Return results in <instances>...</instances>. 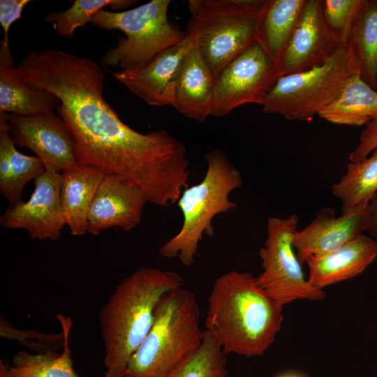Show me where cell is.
Listing matches in <instances>:
<instances>
[{
  "instance_id": "6da1fadb",
  "label": "cell",
  "mask_w": 377,
  "mask_h": 377,
  "mask_svg": "<svg viewBox=\"0 0 377 377\" xmlns=\"http://www.w3.org/2000/svg\"><path fill=\"white\" fill-rule=\"evenodd\" d=\"M283 307L258 286L252 274L231 270L213 285L205 330L226 355L260 356L281 329Z\"/></svg>"
},
{
  "instance_id": "7a4b0ae2",
  "label": "cell",
  "mask_w": 377,
  "mask_h": 377,
  "mask_svg": "<svg viewBox=\"0 0 377 377\" xmlns=\"http://www.w3.org/2000/svg\"><path fill=\"white\" fill-rule=\"evenodd\" d=\"M182 285L183 279L177 272L147 267L120 281L99 314L104 377H125L130 358L153 325L159 299Z\"/></svg>"
},
{
  "instance_id": "3957f363",
  "label": "cell",
  "mask_w": 377,
  "mask_h": 377,
  "mask_svg": "<svg viewBox=\"0 0 377 377\" xmlns=\"http://www.w3.org/2000/svg\"><path fill=\"white\" fill-rule=\"evenodd\" d=\"M195 294L182 287L164 293L153 325L129 360L125 377H161L200 346L204 331Z\"/></svg>"
},
{
  "instance_id": "277c9868",
  "label": "cell",
  "mask_w": 377,
  "mask_h": 377,
  "mask_svg": "<svg viewBox=\"0 0 377 377\" xmlns=\"http://www.w3.org/2000/svg\"><path fill=\"white\" fill-rule=\"evenodd\" d=\"M205 158L207 168L202 180L184 188L177 202L183 216L180 230L158 251L163 258H178L186 267L193 264L203 236L214 235L213 219L237 207L229 195L242 185L239 171L222 150L214 149Z\"/></svg>"
},
{
  "instance_id": "5b68a950",
  "label": "cell",
  "mask_w": 377,
  "mask_h": 377,
  "mask_svg": "<svg viewBox=\"0 0 377 377\" xmlns=\"http://www.w3.org/2000/svg\"><path fill=\"white\" fill-rule=\"evenodd\" d=\"M266 0H189L187 31H194L214 82L223 69L254 42Z\"/></svg>"
},
{
  "instance_id": "8992f818",
  "label": "cell",
  "mask_w": 377,
  "mask_h": 377,
  "mask_svg": "<svg viewBox=\"0 0 377 377\" xmlns=\"http://www.w3.org/2000/svg\"><path fill=\"white\" fill-rule=\"evenodd\" d=\"M170 0H152L121 12L98 11L89 23L109 31L124 33L115 47L101 59L107 66L132 68L145 63L158 52L180 43L186 36L170 22L168 11Z\"/></svg>"
},
{
  "instance_id": "52a82bcc",
  "label": "cell",
  "mask_w": 377,
  "mask_h": 377,
  "mask_svg": "<svg viewBox=\"0 0 377 377\" xmlns=\"http://www.w3.org/2000/svg\"><path fill=\"white\" fill-rule=\"evenodd\" d=\"M358 72L347 45H341L323 65L280 77L265 98L263 111L288 120L311 121L340 93Z\"/></svg>"
},
{
  "instance_id": "ba28073f",
  "label": "cell",
  "mask_w": 377,
  "mask_h": 377,
  "mask_svg": "<svg viewBox=\"0 0 377 377\" xmlns=\"http://www.w3.org/2000/svg\"><path fill=\"white\" fill-rule=\"evenodd\" d=\"M298 217H270L267 238L259 251L263 271L256 277L258 286L283 306L297 300L320 301L325 293L310 284L293 245Z\"/></svg>"
},
{
  "instance_id": "9c48e42d",
  "label": "cell",
  "mask_w": 377,
  "mask_h": 377,
  "mask_svg": "<svg viewBox=\"0 0 377 377\" xmlns=\"http://www.w3.org/2000/svg\"><path fill=\"white\" fill-rule=\"evenodd\" d=\"M282 75L280 63L254 42L232 60L216 80L212 115L223 117L246 104L263 105Z\"/></svg>"
},
{
  "instance_id": "30bf717a",
  "label": "cell",
  "mask_w": 377,
  "mask_h": 377,
  "mask_svg": "<svg viewBox=\"0 0 377 377\" xmlns=\"http://www.w3.org/2000/svg\"><path fill=\"white\" fill-rule=\"evenodd\" d=\"M27 201L9 205L0 217L3 228L24 229L32 239L56 240L66 225L61 205V173L50 169L34 180Z\"/></svg>"
},
{
  "instance_id": "8fae6325",
  "label": "cell",
  "mask_w": 377,
  "mask_h": 377,
  "mask_svg": "<svg viewBox=\"0 0 377 377\" xmlns=\"http://www.w3.org/2000/svg\"><path fill=\"white\" fill-rule=\"evenodd\" d=\"M8 124L15 145L31 150L46 169L61 173L77 163L74 139L54 112L36 116L8 114Z\"/></svg>"
},
{
  "instance_id": "7c38bea8",
  "label": "cell",
  "mask_w": 377,
  "mask_h": 377,
  "mask_svg": "<svg viewBox=\"0 0 377 377\" xmlns=\"http://www.w3.org/2000/svg\"><path fill=\"white\" fill-rule=\"evenodd\" d=\"M369 201L336 215V210L325 207L317 212L314 219L294 235L293 245L302 264L309 257L331 252L367 231Z\"/></svg>"
},
{
  "instance_id": "4fadbf2b",
  "label": "cell",
  "mask_w": 377,
  "mask_h": 377,
  "mask_svg": "<svg viewBox=\"0 0 377 377\" xmlns=\"http://www.w3.org/2000/svg\"><path fill=\"white\" fill-rule=\"evenodd\" d=\"M147 202L140 189L105 175L87 214V232L98 235L112 228L129 231L140 223Z\"/></svg>"
},
{
  "instance_id": "5bb4252c",
  "label": "cell",
  "mask_w": 377,
  "mask_h": 377,
  "mask_svg": "<svg viewBox=\"0 0 377 377\" xmlns=\"http://www.w3.org/2000/svg\"><path fill=\"white\" fill-rule=\"evenodd\" d=\"M339 46L325 24L320 0H307L280 60L283 75L323 65Z\"/></svg>"
},
{
  "instance_id": "9a60e30c",
  "label": "cell",
  "mask_w": 377,
  "mask_h": 377,
  "mask_svg": "<svg viewBox=\"0 0 377 377\" xmlns=\"http://www.w3.org/2000/svg\"><path fill=\"white\" fill-rule=\"evenodd\" d=\"M214 89V80L196 39L165 91V105L172 106L187 118L203 122L212 115Z\"/></svg>"
},
{
  "instance_id": "2e32d148",
  "label": "cell",
  "mask_w": 377,
  "mask_h": 377,
  "mask_svg": "<svg viewBox=\"0 0 377 377\" xmlns=\"http://www.w3.org/2000/svg\"><path fill=\"white\" fill-rule=\"evenodd\" d=\"M196 39L194 31H187L180 43L158 52L144 64L122 69L113 75L148 105H165V91Z\"/></svg>"
},
{
  "instance_id": "e0dca14e",
  "label": "cell",
  "mask_w": 377,
  "mask_h": 377,
  "mask_svg": "<svg viewBox=\"0 0 377 377\" xmlns=\"http://www.w3.org/2000/svg\"><path fill=\"white\" fill-rule=\"evenodd\" d=\"M376 258V242L371 237L362 234L325 255L307 258V279L313 287L323 290L358 276Z\"/></svg>"
},
{
  "instance_id": "ac0fdd59",
  "label": "cell",
  "mask_w": 377,
  "mask_h": 377,
  "mask_svg": "<svg viewBox=\"0 0 377 377\" xmlns=\"http://www.w3.org/2000/svg\"><path fill=\"white\" fill-rule=\"evenodd\" d=\"M104 176L101 170L78 163L61 172V209L72 235L82 236L87 232V214Z\"/></svg>"
},
{
  "instance_id": "d6986e66",
  "label": "cell",
  "mask_w": 377,
  "mask_h": 377,
  "mask_svg": "<svg viewBox=\"0 0 377 377\" xmlns=\"http://www.w3.org/2000/svg\"><path fill=\"white\" fill-rule=\"evenodd\" d=\"M307 0H266L261 10L256 41L274 60H280Z\"/></svg>"
},
{
  "instance_id": "ffe728a7",
  "label": "cell",
  "mask_w": 377,
  "mask_h": 377,
  "mask_svg": "<svg viewBox=\"0 0 377 377\" xmlns=\"http://www.w3.org/2000/svg\"><path fill=\"white\" fill-rule=\"evenodd\" d=\"M333 124L360 126L377 116V91L358 72L347 80L335 99L318 114Z\"/></svg>"
},
{
  "instance_id": "44dd1931",
  "label": "cell",
  "mask_w": 377,
  "mask_h": 377,
  "mask_svg": "<svg viewBox=\"0 0 377 377\" xmlns=\"http://www.w3.org/2000/svg\"><path fill=\"white\" fill-rule=\"evenodd\" d=\"M59 99L29 86L15 66H0V112L36 116L52 112Z\"/></svg>"
},
{
  "instance_id": "7402d4cb",
  "label": "cell",
  "mask_w": 377,
  "mask_h": 377,
  "mask_svg": "<svg viewBox=\"0 0 377 377\" xmlns=\"http://www.w3.org/2000/svg\"><path fill=\"white\" fill-rule=\"evenodd\" d=\"M56 317L65 335L61 353H31L19 350L13 357L12 365H9V377H79L73 368L70 347L73 322L62 314Z\"/></svg>"
},
{
  "instance_id": "603a6c76",
  "label": "cell",
  "mask_w": 377,
  "mask_h": 377,
  "mask_svg": "<svg viewBox=\"0 0 377 377\" xmlns=\"http://www.w3.org/2000/svg\"><path fill=\"white\" fill-rule=\"evenodd\" d=\"M358 73L377 89V0H364L346 44Z\"/></svg>"
},
{
  "instance_id": "cb8c5ba5",
  "label": "cell",
  "mask_w": 377,
  "mask_h": 377,
  "mask_svg": "<svg viewBox=\"0 0 377 377\" xmlns=\"http://www.w3.org/2000/svg\"><path fill=\"white\" fill-rule=\"evenodd\" d=\"M332 195L341 203V212L350 209L377 194V148L366 158L350 161L346 172L332 186Z\"/></svg>"
},
{
  "instance_id": "d4e9b609",
  "label": "cell",
  "mask_w": 377,
  "mask_h": 377,
  "mask_svg": "<svg viewBox=\"0 0 377 377\" xmlns=\"http://www.w3.org/2000/svg\"><path fill=\"white\" fill-rule=\"evenodd\" d=\"M227 374L226 354L205 330L198 349L161 377H227Z\"/></svg>"
},
{
  "instance_id": "484cf974",
  "label": "cell",
  "mask_w": 377,
  "mask_h": 377,
  "mask_svg": "<svg viewBox=\"0 0 377 377\" xmlns=\"http://www.w3.org/2000/svg\"><path fill=\"white\" fill-rule=\"evenodd\" d=\"M135 2L131 0H75L68 9L61 13H49L45 20L52 24L59 35L71 38L76 29L89 22L104 7L110 6L113 10L124 9Z\"/></svg>"
},
{
  "instance_id": "4316f807",
  "label": "cell",
  "mask_w": 377,
  "mask_h": 377,
  "mask_svg": "<svg viewBox=\"0 0 377 377\" xmlns=\"http://www.w3.org/2000/svg\"><path fill=\"white\" fill-rule=\"evenodd\" d=\"M15 146L14 144L10 148V179L8 189L3 195L10 205L22 202L25 185L46 170L43 162L38 156L24 155L18 151Z\"/></svg>"
},
{
  "instance_id": "83f0119b",
  "label": "cell",
  "mask_w": 377,
  "mask_h": 377,
  "mask_svg": "<svg viewBox=\"0 0 377 377\" xmlns=\"http://www.w3.org/2000/svg\"><path fill=\"white\" fill-rule=\"evenodd\" d=\"M364 0H320L325 24L339 45H346Z\"/></svg>"
},
{
  "instance_id": "f1b7e54d",
  "label": "cell",
  "mask_w": 377,
  "mask_h": 377,
  "mask_svg": "<svg viewBox=\"0 0 377 377\" xmlns=\"http://www.w3.org/2000/svg\"><path fill=\"white\" fill-rule=\"evenodd\" d=\"M0 335L3 338L17 341L36 353L57 351L64 347L65 342V335L62 330L57 334L43 333L36 330H17L7 322L2 315L0 319Z\"/></svg>"
},
{
  "instance_id": "f546056e",
  "label": "cell",
  "mask_w": 377,
  "mask_h": 377,
  "mask_svg": "<svg viewBox=\"0 0 377 377\" xmlns=\"http://www.w3.org/2000/svg\"><path fill=\"white\" fill-rule=\"evenodd\" d=\"M29 2V0L0 1V23L3 31L0 48V66H14L9 48L8 31L12 24L20 18L23 8Z\"/></svg>"
},
{
  "instance_id": "4dcf8cb0",
  "label": "cell",
  "mask_w": 377,
  "mask_h": 377,
  "mask_svg": "<svg viewBox=\"0 0 377 377\" xmlns=\"http://www.w3.org/2000/svg\"><path fill=\"white\" fill-rule=\"evenodd\" d=\"M377 148V116L371 119L362 131L359 143L350 154L349 160L352 162L362 161L369 156Z\"/></svg>"
},
{
  "instance_id": "1f68e13d",
  "label": "cell",
  "mask_w": 377,
  "mask_h": 377,
  "mask_svg": "<svg viewBox=\"0 0 377 377\" xmlns=\"http://www.w3.org/2000/svg\"><path fill=\"white\" fill-rule=\"evenodd\" d=\"M377 246V194L369 201L367 230Z\"/></svg>"
},
{
  "instance_id": "d6a6232c",
  "label": "cell",
  "mask_w": 377,
  "mask_h": 377,
  "mask_svg": "<svg viewBox=\"0 0 377 377\" xmlns=\"http://www.w3.org/2000/svg\"><path fill=\"white\" fill-rule=\"evenodd\" d=\"M8 367H9L8 363L4 360H1L0 377H9Z\"/></svg>"
},
{
  "instance_id": "836d02e7",
  "label": "cell",
  "mask_w": 377,
  "mask_h": 377,
  "mask_svg": "<svg viewBox=\"0 0 377 377\" xmlns=\"http://www.w3.org/2000/svg\"><path fill=\"white\" fill-rule=\"evenodd\" d=\"M276 377H304L302 375L295 372H287L281 374Z\"/></svg>"
}]
</instances>
